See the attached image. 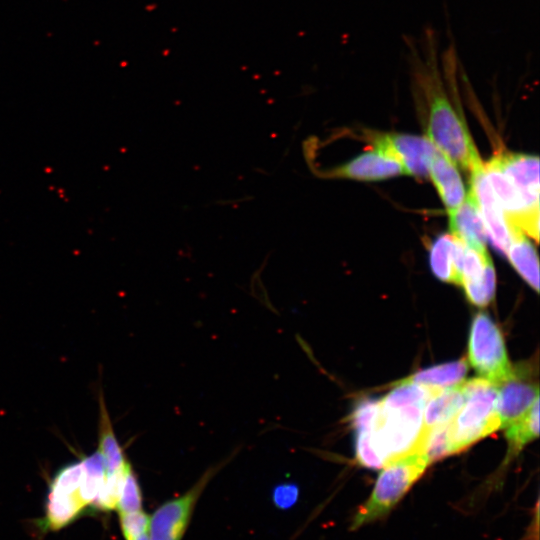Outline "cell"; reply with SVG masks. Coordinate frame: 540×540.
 I'll use <instances>...</instances> for the list:
<instances>
[{
	"mask_svg": "<svg viewBox=\"0 0 540 540\" xmlns=\"http://www.w3.org/2000/svg\"><path fill=\"white\" fill-rule=\"evenodd\" d=\"M376 149L396 160L406 175L429 176L431 161L437 148L427 138L408 134H383L375 137Z\"/></svg>",
	"mask_w": 540,
	"mask_h": 540,
	"instance_id": "6",
	"label": "cell"
},
{
	"mask_svg": "<svg viewBox=\"0 0 540 540\" xmlns=\"http://www.w3.org/2000/svg\"><path fill=\"white\" fill-rule=\"evenodd\" d=\"M516 272L539 291V261L536 249L520 229H514L505 254Z\"/></svg>",
	"mask_w": 540,
	"mask_h": 540,
	"instance_id": "14",
	"label": "cell"
},
{
	"mask_svg": "<svg viewBox=\"0 0 540 540\" xmlns=\"http://www.w3.org/2000/svg\"><path fill=\"white\" fill-rule=\"evenodd\" d=\"M150 516L142 509L119 514L120 528L125 540H137L148 534Z\"/></svg>",
	"mask_w": 540,
	"mask_h": 540,
	"instance_id": "25",
	"label": "cell"
},
{
	"mask_svg": "<svg viewBox=\"0 0 540 540\" xmlns=\"http://www.w3.org/2000/svg\"><path fill=\"white\" fill-rule=\"evenodd\" d=\"M463 385L466 400L449 423L453 454L501 427L497 385L481 377L464 381Z\"/></svg>",
	"mask_w": 540,
	"mask_h": 540,
	"instance_id": "2",
	"label": "cell"
},
{
	"mask_svg": "<svg viewBox=\"0 0 540 540\" xmlns=\"http://www.w3.org/2000/svg\"><path fill=\"white\" fill-rule=\"evenodd\" d=\"M141 509V489L131 467L125 476L116 510L121 514Z\"/></svg>",
	"mask_w": 540,
	"mask_h": 540,
	"instance_id": "24",
	"label": "cell"
},
{
	"mask_svg": "<svg viewBox=\"0 0 540 540\" xmlns=\"http://www.w3.org/2000/svg\"><path fill=\"white\" fill-rule=\"evenodd\" d=\"M468 359L481 378L495 385L505 380L512 371L503 336L485 312L477 313L471 323Z\"/></svg>",
	"mask_w": 540,
	"mask_h": 540,
	"instance_id": "4",
	"label": "cell"
},
{
	"mask_svg": "<svg viewBox=\"0 0 540 540\" xmlns=\"http://www.w3.org/2000/svg\"><path fill=\"white\" fill-rule=\"evenodd\" d=\"M131 465L112 473H106L93 506L101 511L116 510L125 476Z\"/></svg>",
	"mask_w": 540,
	"mask_h": 540,
	"instance_id": "21",
	"label": "cell"
},
{
	"mask_svg": "<svg viewBox=\"0 0 540 540\" xmlns=\"http://www.w3.org/2000/svg\"><path fill=\"white\" fill-rule=\"evenodd\" d=\"M85 507L79 493L49 491L45 507V526L50 530L61 529L74 521Z\"/></svg>",
	"mask_w": 540,
	"mask_h": 540,
	"instance_id": "15",
	"label": "cell"
},
{
	"mask_svg": "<svg viewBox=\"0 0 540 540\" xmlns=\"http://www.w3.org/2000/svg\"><path fill=\"white\" fill-rule=\"evenodd\" d=\"M298 487L293 484H282L275 487L273 491V502L280 509H288L294 505L298 499Z\"/></svg>",
	"mask_w": 540,
	"mask_h": 540,
	"instance_id": "28",
	"label": "cell"
},
{
	"mask_svg": "<svg viewBox=\"0 0 540 540\" xmlns=\"http://www.w3.org/2000/svg\"><path fill=\"white\" fill-rule=\"evenodd\" d=\"M456 241L451 234H441L429 251L432 273L441 281L456 284L455 274Z\"/></svg>",
	"mask_w": 540,
	"mask_h": 540,
	"instance_id": "18",
	"label": "cell"
},
{
	"mask_svg": "<svg viewBox=\"0 0 540 540\" xmlns=\"http://www.w3.org/2000/svg\"><path fill=\"white\" fill-rule=\"evenodd\" d=\"M137 540H149V539H148V534H145V535L141 536V537L138 538Z\"/></svg>",
	"mask_w": 540,
	"mask_h": 540,
	"instance_id": "29",
	"label": "cell"
},
{
	"mask_svg": "<svg viewBox=\"0 0 540 540\" xmlns=\"http://www.w3.org/2000/svg\"><path fill=\"white\" fill-rule=\"evenodd\" d=\"M539 435V397L529 410L518 420L506 427L509 456H515L530 441Z\"/></svg>",
	"mask_w": 540,
	"mask_h": 540,
	"instance_id": "19",
	"label": "cell"
},
{
	"mask_svg": "<svg viewBox=\"0 0 540 540\" xmlns=\"http://www.w3.org/2000/svg\"><path fill=\"white\" fill-rule=\"evenodd\" d=\"M495 270L491 258L486 262L484 274L480 281L462 284L470 303L484 307L487 306L495 294Z\"/></svg>",
	"mask_w": 540,
	"mask_h": 540,
	"instance_id": "22",
	"label": "cell"
},
{
	"mask_svg": "<svg viewBox=\"0 0 540 540\" xmlns=\"http://www.w3.org/2000/svg\"><path fill=\"white\" fill-rule=\"evenodd\" d=\"M428 465L422 451L385 465L370 497L356 512L351 528L358 529L386 516L421 477Z\"/></svg>",
	"mask_w": 540,
	"mask_h": 540,
	"instance_id": "3",
	"label": "cell"
},
{
	"mask_svg": "<svg viewBox=\"0 0 540 540\" xmlns=\"http://www.w3.org/2000/svg\"><path fill=\"white\" fill-rule=\"evenodd\" d=\"M463 382L441 388L427 400L423 412L426 430L448 424L455 417L466 400Z\"/></svg>",
	"mask_w": 540,
	"mask_h": 540,
	"instance_id": "13",
	"label": "cell"
},
{
	"mask_svg": "<svg viewBox=\"0 0 540 540\" xmlns=\"http://www.w3.org/2000/svg\"><path fill=\"white\" fill-rule=\"evenodd\" d=\"M356 460L367 468L380 469L383 467L382 461L375 453L370 442V431H356Z\"/></svg>",
	"mask_w": 540,
	"mask_h": 540,
	"instance_id": "27",
	"label": "cell"
},
{
	"mask_svg": "<svg viewBox=\"0 0 540 540\" xmlns=\"http://www.w3.org/2000/svg\"><path fill=\"white\" fill-rule=\"evenodd\" d=\"M531 371L524 365L512 367L510 375L497 385L501 427L506 428L522 417L539 397V387Z\"/></svg>",
	"mask_w": 540,
	"mask_h": 540,
	"instance_id": "8",
	"label": "cell"
},
{
	"mask_svg": "<svg viewBox=\"0 0 540 540\" xmlns=\"http://www.w3.org/2000/svg\"><path fill=\"white\" fill-rule=\"evenodd\" d=\"M206 470L183 495L165 502L150 516L149 540H181L189 525L196 503L209 481L231 457Z\"/></svg>",
	"mask_w": 540,
	"mask_h": 540,
	"instance_id": "5",
	"label": "cell"
},
{
	"mask_svg": "<svg viewBox=\"0 0 540 540\" xmlns=\"http://www.w3.org/2000/svg\"><path fill=\"white\" fill-rule=\"evenodd\" d=\"M437 387L398 382L379 400V410L370 430L371 445L383 463L422 451L427 430L423 412Z\"/></svg>",
	"mask_w": 540,
	"mask_h": 540,
	"instance_id": "1",
	"label": "cell"
},
{
	"mask_svg": "<svg viewBox=\"0 0 540 540\" xmlns=\"http://www.w3.org/2000/svg\"><path fill=\"white\" fill-rule=\"evenodd\" d=\"M99 452L102 455L105 472L112 473L125 468L129 463L114 434L103 398L100 399Z\"/></svg>",
	"mask_w": 540,
	"mask_h": 540,
	"instance_id": "17",
	"label": "cell"
},
{
	"mask_svg": "<svg viewBox=\"0 0 540 540\" xmlns=\"http://www.w3.org/2000/svg\"><path fill=\"white\" fill-rule=\"evenodd\" d=\"M402 174H405V172L400 163L375 148L327 171L323 175L326 177L375 181Z\"/></svg>",
	"mask_w": 540,
	"mask_h": 540,
	"instance_id": "10",
	"label": "cell"
},
{
	"mask_svg": "<svg viewBox=\"0 0 540 540\" xmlns=\"http://www.w3.org/2000/svg\"><path fill=\"white\" fill-rule=\"evenodd\" d=\"M429 177L448 214L464 202L467 193L457 167L438 150L431 161Z\"/></svg>",
	"mask_w": 540,
	"mask_h": 540,
	"instance_id": "12",
	"label": "cell"
},
{
	"mask_svg": "<svg viewBox=\"0 0 540 540\" xmlns=\"http://www.w3.org/2000/svg\"><path fill=\"white\" fill-rule=\"evenodd\" d=\"M449 423L427 430L422 452L429 464L453 454Z\"/></svg>",
	"mask_w": 540,
	"mask_h": 540,
	"instance_id": "23",
	"label": "cell"
},
{
	"mask_svg": "<svg viewBox=\"0 0 540 540\" xmlns=\"http://www.w3.org/2000/svg\"><path fill=\"white\" fill-rule=\"evenodd\" d=\"M468 371L467 361L461 359L427 368L399 382L413 383L437 388H447L462 383Z\"/></svg>",
	"mask_w": 540,
	"mask_h": 540,
	"instance_id": "16",
	"label": "cell"
},
{
	"mask_svg": "<svg viewBox=\"0 0 540 540\" xmlns=\"http://www.w3.org/2000/svg\"><path fill=\"white\" fill-rule=\"evenodd\" d=\"M470 172V191L478 204L488 238L495 249L505 255L511 243L513 230L506 221L486 177L484 163L475 164Z\"/></svg>",
	"mask_w": 540,
	"mask_h": 540,
	"instance_id": "7",
	"label": "cell"
},
{
	"mask_svg": "<svg viewBox=\"0 0 540 540\" xmlns=\"http://www.w3.org/2000/svg\"><path fill=\"white\" fill-rule=\"evenodd\" d=\"M79 495L85 506L92 505L105 479V466L99 451L85 457Z\"/></svg>",
	"mask_w": 540,
	"mask_h": 540,
	"instance_id": "20",
	"label": "cell"
},
{
	"mask_svg": "<svg viewBox=\"0 0 540 540\" xmlns=\"http://www.w3.org/2000/svg\"><path fill=\"white\" fill-rule=\"evenodd\" d=\"M451 235L479 253H486L488 235L478 204L469 190L464 202L449 213Z\"/></svg>",
	"mask_w": 540,
	"mask_h": 540,
	"instance_id": "11",
	"label": "cell"
},
{
	"mask_svg": "<svg viewBox=\"0 0 540 540\" xmlns=\"http://www.w3.org/2000/svg\"><path fill=\"white\" fill-rule=\"evenodd\" d=\"M510 178L530 209L539 210V158L523 153H504L493 157Z\"/></svg>",
	"mask_w": 540,
	"mask_h": 540,
	"instance_id": "9",
	"label": "cell"
},
{
	"mask_svg": "<svg viewBox=\"0 0 540 540\" xmlns=\"http://www.w3.org/2000/svg\"><path fill=\"white\" fill-rule=\"evenodd\" d=\"M379 410V400L366 399L359 402L351 414L356 431H370Z\"/></svg>",
	"mask_w": 540,
	"mask_h": 540,
	"instance_id": "26",
	"label": "cell"
}]
</instances>
